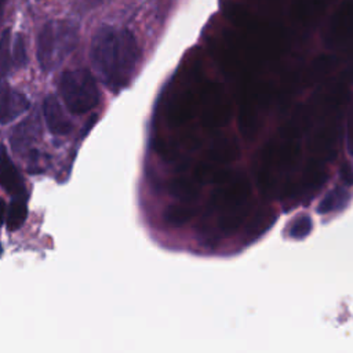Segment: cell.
I'll list each match as a JSON object with an SVG mask.
<instances>
[{"label":"cell","instance_id":"cell-9","mask_svg":"<svg viewBox=\"0 0 353 353\" xmlns=\"http://www.w3.org/2000/svg\"><path fill=\"white\" fill-rule=\"evenodd\" d=\"M349 200V193L342 188H335L330 190L324 199L320 201L317 211L320 214H328L332 211H338L346 205Z\"/></svg>","mask_w":353,"mask_h":353},{"label":"cell","instance_id":"cell-5","mask_svg":"<svg viewBox=\"0 0 353 353\" xmlns=\"http://www.w3.org/2000/svg\"><path fill=\"white\" fill-rule=\"evenodd\" d=\"M41 132V125L36 113L29 114L26 119L19 121L10 134L11 149L15 153L25 152L39 137Z\"/></svg>","mask_w":353,"mask_h":353},{"label":"cell","instance_id":"cell-8","mask_svg":"<svg viewBox=\"0 0 353 353\" xmlns=\"http://www.w3.org/2000/svg\"><path fill=\"white\" fill-rule=\"evenodd\" d=\"M28 215V207H26V200L22 199V196H17L8 205V208L4 212V221L6 226L10 232L18 230Z\"/></svg>","mask_w":353,"mask_h":353},{"label":"cell","instance_id":"cell-1","mask_svg":"<svg viewBox=\"0 0 353 353\" xmlns=\"http://www.w3.org/2000/svg\"><path fill=\"white\" fill-rule=\"evenodd\" d=\"M90 59L102 83L117 92L127 87L139 61V47L127 29L103 25L92 36Z\"/></svg>","mask_w":353,"mask_h":353},{"label":"cell","instance_id":"cell-7","mask_svg":"<svg viewBox=\"0 0 353 353\" xmlns=\"http://www.w3.org/2000/svg\"><path fill=\"white\" fill-rule=\"evenodd\" d=\"M1 186L6 192H8L11 196H22L25 188H23V179L14 165V163L10 160L6 148H3V159H1Z\"/></svg>","mask_w":353,"mask_h":353},{"label":"cell","instance_id":"cell-11","mask_svg":"<svg viewBox=\"0 0 353 353\" xmlns=\"http://www.w3.org/2000/svg\"><path fill=\"white\" fill-rule=\"evenodd\" d=\"M11 59H12V66L19 69L25 68L28 62V55H26V46H25V39L21 33L15 34V39L12 41L11 47Z\"/></svg>","mask_w":353,"mask_h":353},{"label":"cell","instance_id":"cell-3","mask_svg":"<svg viewBox=\"0 0 353 353\" xmlns=\"http://www.w3.org/2000/svg\"><path fill=\"white\" fill-rule=\"evenodd\" d=\"M58 91L66 109L73 114L92 110L101 99L97 81L87 69L65 70L59 77Z\"/></svg>","mask_w":353,"mask_h":353},{"label":"cell","instance_id":"cell-12","mask_svg":"<svg viewBox=\"0 0 353 353\" xmlns=\"http://www.w3.org/2000/svg\"><path fill=\"white\" fill-rule=\"evenodd\" d=\"M0 61H1V74L3 77L7 76L8 70L11 69L12 59H11V37L10 29H4L1 33V50H0Z\"/></svg>","mask_w":353,"mask_h":353},{"label":"cell","instance_id":"cell-4","mask_svg":"<svg viewBox=\"0 0 353 353\" xmlns=\"http://www.w3.org/2000/svg\"><path fill=\"white\" fill-rule=\"evenodd\" d=\"M43 117L51 134L65 137L72 132V121L54 94H48L43 101Z\"/></svg>","mask_w":353,"mask_h":353},{"label":"cell","instance_id":"cell-14","mask_svg":"<svg viewBox=\"0 0 353 353\" xmlns=\"http://www.w3.org/2000/svg\"><path fill=\"white\" fill-rule=\"evenodd\" d=\"M6 3V0H1V4H4Z\"/></svg>","mask_w":353,"mask_h":353},{"label":"cell","instance_id":"cell-13","mask_svg":"<svg viewBox=\"0 0 353 353\" xmlns=\"http://www.w3.org/2000/svg\"><path fill=\"white\" fill-rule=\"evenodd\" d=\"M190 211L189 208L185 207H179V205H172L165 212V219L168 221V223L175 225V226H181L183 225L189 218H190Z\"/></svg>","mask_w":353,"mask_h":353},{"label":"cell","instance_id":"cell-6","mask_svg":"<svg viewBox=\"0 0 353 353\" xmlns=\"http://www.w3.org/2000/svg\"><path fill=\"white\" fill-rule=\"evenodd\" d=\"M30 106L28 97L14 88H10L6 83L1 85V99H0V120L1 124H8L25 113Z\"/></svg>","mask_w":353,"mask_h":353},{"label":"cell","instance_id":"cell-2","mask_svg":"<svg viewBox=\"0 0 353 353\" xmlns=\"http://www.w3.org/2000/svg\"><path fill=\"white\" fill-rule=\"evenodd\" d=\"M79 41V28L66 19H52L44 23L37 36V61L43 72L58 68L74 50Z\"/></svg>","mask_w":353,"mask_h":353},{"label":"cell","instance_id":"cell-10","mask_svg":"<svg viewBox=\"0 0 353 353\" xmlns=\"http://www.w3.org/2000/svg\"><path fill=\"white\" fill-rule=\"evenodd\" d=\"M312 228H313L312 218L309 215H299L290 225L288 236L295 240H302L312 232Z\"/></svg>","mask_w":353,"mask_h":353}]
</instances>
